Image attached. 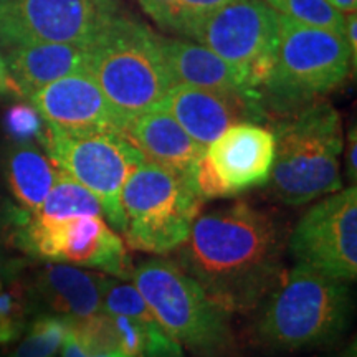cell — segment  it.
Instances as JSON below:
<instances>
[{
	"label": "cell",
	"instance_id": "7c38bea8",
	"mask_svg": "<svg viewBox=\"0 0 357 357\" xmlns=\"http://www.w3.org/2000/svg\"><path fill=\"white\" fill-rule=\"evenodd\" d=\"M121 10V0H0V43L88 45Z\"/></svg>",
	"mask_w": 357,
	"mask_h": 357
},
{
	"label": "cell",
	"instance_id": "30bf717a",
	"mask_svg": "<svg viewBox=\"0 0 357 357\" xmlns=\"http://www.w3.org/2000/svg\"><path fill=\"white\" fill-rule=\"evenodd\" d=\"M189 37L234 66L258 93L275 66L278 12L265 0H235L199 22Z\"/></svg>",
	"mask_w": 357,
	"mask_h": 357
},
{
	"label": "cell",
	"instance_id": "4316f807",
	"mask_svg": "<svg viewBox=\"0 0 357 357\" xmlns=\"http://www.w3.org/2000/svg\"><path fill=\"white\" fill-rule=\"evenodd\" d=\"M174 2L178 13V33L189 37L199 22L235 0H174Z\"/></svg>",
	"mask_w": 357,
	"mask_h": 357
},
{
	"label": "cell",
	"instance_id": "ffe728a7",
	"mask_svg": "<svg viewBox=\"0 0 357 357\" xmlns=\"http://www.w3.org/2000/svg\"><path fill=\"white\" fill-rule=\"evenodd\" d=\"M3 171L17 202L25 211L35 212L47 199L60 169L29 142H17L7 149Z\"/></svg>",
	"mask_w": 357,
	"mask_h": 357
},
{
	"label": "cell",
	"instance_id": "603a6c76",
	"mask_svg": "<svg viewBox=\"0 0 357 357\" xmlns=\"http://www.w3.org/2000/svg\"><path fill=\"white\" fill-rule=\"evenodd\" d=\"M66 334V318L43 314L26 328L25 337L10 357H56Z\"/></svg>",
	"mask_w": 357,
	"mask_h": 357
},
{
	"label": "cell",
	"instance_id": "8fae6325",
	"mask_svg": "<svg viewBox=\"0 0 357 357\" xmlns=\"http://www.w3.org/2000/svg\"><path fill=\"white\" fill-rule=\"evenodd\" d=\"M287 248L294 263L329 278H357V187L318 199L296 223Z\"/></svg>",
	"mask_w": 357,
	"mask_h": 357
},
{
	"label": "cell",
	"instance_id": "8992f818",
	"mask_svg": "<svg viewBox=\"0 0 357 357\" xmlns=\"http://www.w3.org/2000/svg\"><path fill=\"white\" fill-rule=\"evenodd\" d=\"M351 66V48L344 33L278 13L275 66L258 91L263 108L268 105L287 113L326 95L346 82Z\"/></svg>",
	"mask_w": 357,
	"mask_h": 357
},
{
	"label": "cell",
	"instance_id": "d6986e66",
	"mask_svg": "<svg viewBox=\"0 0 357 357\" xmlns=\"http://www.w3.org/2000/svg\"><path fill=\"white\" fill-rule=\"evenodd\" d=\"M160 50L176 84L230 93H257L234 66L207 47L159 37ZM258 95V93H257Z\"/></svg>",
	"mask_w": 357,
	"mask_h": 357
},
{
	"label": "cell",
	"instance_id": "e575fe53",
	"mask_svg": "<svg viewBox=\"0 0 357 357\" xmlns=\"http://www.w3.org/2000/svg\"><path fill=\"white\" fill-rule=\"evenodd\" d=\"M334 357H356V349L352 347V349L342 352V354H339V356H334Z\"/></svg>",
	"mask_w": 357,
	"mask_h": 357
},
{
	"label": "cell",
	"instance_id": "d4e9b609",
	"mask_svg": "<svg viewBox=\"0 0 357 357\" xmlns=\"http://www.w3.org/2000/svg\"><path fill=\"white\" fill-rule=\"evenodd\" d=\"M29 312V289L13 278L0 291V344H10L24 334Z\"/></svg>",
	"mask_w": 357,
	"mask_h": 357
},
{
	"label": "cell",
	"instance_id": "6da1fadb",
	"mask_svg": "<svg viewBox=\"0 0 357 357\" xmlns=\"http://www.w3.org/2000/svg\"><path fill=\"white\" fill-rule=\"evenodd\" d=\"M287 235L275 215L247 202L199 212L177 263L229 314L253 312L284 273Z\"/></svg>",
	"mask_w": 357,
	"mask_h": 357
},
{
	"label": "cell",
	"instance_id": "d6a6232c",
	"mask_svg": "<svg viewBox=\"0 0 357 357\" xmlns=\"http://www.w3.org/2000/svg\"><path fill=\"white\" fill-rule=\"evenodd\" d=\"M8 91H17V88L12 82L6 61H3V58L0 56V95H6Z\"/></svg>",
	"mask_w": 357,
	"mask_h": 357
},
{
	"label": "cell",
	"instance_id": "ba28073f",
	"mask_svg": "<svg viewBox=\"0 0 357 357\" xmlns=\"http://www.w3.org/2000/svg\"><path fill=\"white\" fill-rule=\"evenodd\" d=\"M13 236L26 255L73 266L96 268L109 276L131 280L132 270L124 243L98 215L55 220L37 213L15 211Z\"/></svg>",
	"mask_w": 357,
	"mask_h": 357
},
{
	"label": "cell",
	"instance_id": "9a60e30c",
	"mask_svg": "<svg viewBox=\"0 0 357 357\" xmlns=\"http://www.w3.org/2000/svg\"><path fill=\"white\" fill-rule=\"evenodd\" d=\"M204 162L215 174L225 197L266 185L275 159L271 129L240 123L225 129L205 147Z\"/></svg>",
	"mask_w": 357,
	"mask_h": 357
},
{
	"label": "cell",
	"instance_id": "e0dca14e",
	"mask_svg": "<svg viewBox=\"0 0 357 357\" xmlns=\"http://www.w3.org/2000/svg\"><path fill=\"white\" fill-rule=\"evenodd\" d=\"M109 276L82 270L66 263H47L35 275L29 289L30 300L35 298L45 306L47 314L66 319L86 318L102 311V296Z\"/></svg>",
	"mask_w": 357,
	"mask_h": 357
},
{
	"label": "cell",
	"instance_id": "836d02e7",
	"mask_svg": "<svg viewBox=\"0 0 357 357\" xmlns=\"http://www.w3.org/2000/svg\"><path fill=\"white\" fill-rule=\"evenodd\" d=\"M333 7H336L337 10H341L342 13H351L356 12L357 7V0H328Z\"/></svg>",
	"mask_w": 357,
	"mask_h": 357
},
{
	"label": "cell",
	"instance_id": "2e32d148",
	"mask_svg": "<svg viewBox=\"0 0 357 357\" xmlns=\"http://www.w3.org/2000/svg\"><path fill=\"white\" fill-rule=\"evenodd\" d=\"M123 136L142 154L146 162L194 178L205 147L192 139L166 109L155 108L134 116L124 124Z\"/></svg>",
	"mask_w": 357,
	"mask_h": 357
},
{
	"label": "cell",
	"instance_id": "cb8c5ba5",
	"mask_svg": "<svg viewBox=\"0 0 357 357\" xmlns=\"http://www.w3.org/2000/svg\"><path fill=\"white\" fill-rule=\"evenodd\" d=\"M275 12L303 24L344 33L346 13L333 7L328 0H265Z\"/></svg>",
	"mask_w": 357,
	"mask_h": 357
},
{
	"label": "cell",
	"instance_id": "484cf974",
	"mask_svg": "<svg viewBox=\"0 0 357 357\" xmlns=\"http://www.w3.org/2000/svg\"><path fill=\"white\" fill-rule=\"evenodd\" d=\"M3 126L8 136H12L17 142H29L30 139H43L42 118L33 106L17 105L12 106L3 118Z\"/></svg>",
	"mask_w": 357,
	"mask_h": 357
},
{
	"label": "cell",
	"instance_id": "ac0fdd59",
	"mask_svg": "<svg viewBox=\"0 0 357 357\" xmlns=\"http://www.w3.org/2000/svg\"><path fill=\"white\" fill-rule=\"evenodd\" d=\"M86 45L32 43L8 50L7 70L17 91L29 98L45 84L86 71Z\"/></svg>",
	"mask_w": 357,
	"mask_h": 357
},
{
	"label": "cell",
	"instance_id": "277c9868",
	"mask_svg": "<svg viewBox=\"0 0 357 357\" xmlns=\"http://www.w3.org/2000/svg\"><path fill=\"white\" fill-rule=\"evenodd\" d=\"M86 71L126 124L155 108L174 84L159 37L119 13L86 45Z\"/></svg>",
	"mask_w": 357,
	"mask_h": 357
},
{
	"label": "cell",
	"instance_id": "7402d4cb",
	"mask_svg": "<svg viewBox=\"0 0 357 357\" xmlns=\"http://www.w3.org/2000/svg\"><path fill=\"white\" fill-rule=\"evenodd\" d=\"M40 217L61 218L79 217V215H102V208L100 199L88 190L83 184H79L77 178L60 169L55 178V184L48 192L47 199L35 211Z\"/></svg>",
	"mask_w": 357,
	"mask_h": 357
},
{
	"label": "cell",
	"instance_id": "7a4b0ae2",
	"mask_svg": "<svg viewBox=\"0 0 357 357\" xmlns=\"http://www.w3.org/2000/svg\"><path fill=\"white\" fill-rule=\"evenodd\" d=\"M352 310L347 281L294 265L253 311L252 337L271 352L329 346L347 331Z\"/></svg>",
	"mask_w": 357,
	"mask_h": 357
},
{
	"label": "cell",
	"instance_id": "9c48e42d",
	"mask_svg": "<svg viewBox=\"0 0 357 357\" xmlns=\"http://www.w3.org/2000/svg\"><path fill=\"white\" fill-rule=\"evenodd\" d=\"M42 141L53 164L91 190L111 225L123 234L121 192L134 169L144 162L139 151L121 132L66 134L48 128Z\"/></svg>",
	"mask_w": 357,
	"mask_h": 357
},
{
	"label": "cell",
	"instance_id": "83f0119b",
	"mask_svg": "<svg viewBox=\"0 0 357 357\" xmlns=\"http://www.w3.org/2000/svg\"><path fill=\"white\" fill-rule=\"evenodd\" d=\"M137 2L147 15L153 17L155 24L178 33V13L174 0H137Z\"/></svg>",
	"mask_w": 357,
	"mask_h": 357
},
{
	"label": "cell",
	"instance_id": "4dcf8cb0",
	"mask_svg": "<svg viewBox=\"0 0 357 357\" xmlns=\"http://www.w3.org/2000/svg\"><path fill=\"white\" fill-rule=\"evenodd\" d=\"M19 265H20L19 261L8 260L6 257V252H3L2 242H0V291H2L3 287H6L8 281L15 278Z\"/></svg>",
	"mask_w": 357,
	"mask_h": 357
},
{
	"label": "cell",
	"instance_id": "f1b7e54d",
	"mask_svg": "<svg viewBox=\"0 0 357 357\" xmlns=\"http://www.w3.org/2000/svg\"><path fill=\"white\" fill-rule=\"evenodd\" d=\"M357 132L356 126L347 134V151H346V176L352 182V185H356L357 181Z\"/></svg>",
	"mask_w": 357,
	"mask_h": 357
},
{
	"label": "cell",
	"instance_id": "44dd1931",
	"mask_svg": "<svg viewBox=\"0 0 357 357\" xmlns=\"http://www.w3.org/2000/svg\"><path fill=\"white\" fill-rule=\"evenodd\" d=\"M102 311L139 321L146 333L144 357H184V349L162 328L131 280L109 276L102 296Z\"/></svg>",
	"mask_w": 357,
	"mask_h": 357
},
{
	"label": "cell",
	"instance_id": "4fadbf2b",
	"mask_svg": "<svg viewBox=\"0 0 357 357\" xmlns=\"http://www.w3.org/2000/svg\"><path fill=\"white\" fill-rule=\"evenodd\" d=\"M29 98L48 128L60 132H123L124 121L88 71L45 84Z\"/></svg>",
	"mask_w": 357,
	"mask_h": 357
},
{
	"label": "cell",
	"instance_id": "f546056e",
	"mask_svg": "<svg viewBox=\"0 0 357 357\" xmlns=\"http://www.w3.org/2000/svg\"><path fill=\"white\" fill-rule=\"evenodd\" d=\"M344 37L347 40V43H349L352 66H354V70H356V63H357V15H356V12H351L346 15Z\"/></svg>",
	"mask_w": 357,
	"mask_h": 357
},
{
	"label": "cell",
	"instance_id": "5b68a950",
	"mask_svg": "<svg viewBox=\"0 0 357 357\" xmlns=\"http://www.w3.org/2000/svg\"><path fill=\"white\" fill-rule=\"evenodd\" d=\"M131 281L182 349L195 357H238L229 312L174 260L153 258L132 270Z\"/></svg>",
	"mask_w": 357,
	"mask_h": 357
},
{
	"label": "cell",
	"instance_id": "1f68e13d",
	"mask_svg": "<svg viewBox=\"0 0 357 357\" xmlns=\"http://www.w3.org/2000/svg\"><path fill=\"white\" fill-rule=\"evenodd\" d=\"M61 357H126L123 352H109V354H84L78 349V346L75 344L73 339H71L68 334H65L63 344H61Z\"/></svg>",
	"mask_w": 357,
	"mask_h": 357
},
{
	"label": "cell",
	"instance_id": "52a82bcc",
	"mask_svg": "<svg viewBox=\"0 0 357 357\" xmlns=\"http://www.w3.org/2000/svg\"><path fill=\"white\" fill-rule=\"evenodd\" d=\"M204 202L194 178L144 160L121 192L126 243L136 252L169 255L185 242Z\"/></svg>",
	"mask_w": 357,
	"mask_h": 357
},
{
	"label": "cell",
	"instance_id": "3957f363",
	"mask_svg": "<svg viewBox=\"0 0 357 357\" xmlns=\"http://www.w3.org/2000/svg\"><path fill=\"white\" fill-rule=\"evenodd\" d=\"M268 185L284 205H305L342 189L341 118L323 98L281 113Z\"/></svg>",
	"mask_w": 357,
	"mask_h": 357
},
{
	"label": "cell",
	"instance_id": "5bb4252c",
	"mask_svg": "<svg viewBox=\"0 0 357 357\" xmlns=\"http://www.w3.org/2000/svg\"><path fill=\"white\" fill-rule=\"evenodd\" d=\"M158 106L166 109L202 147L234 124H258L266 118L257 93L213 91L187 84H174Z\"/></svg>",
	"mask_w": 357,
	"mask_h": 357
}]
</instances>
